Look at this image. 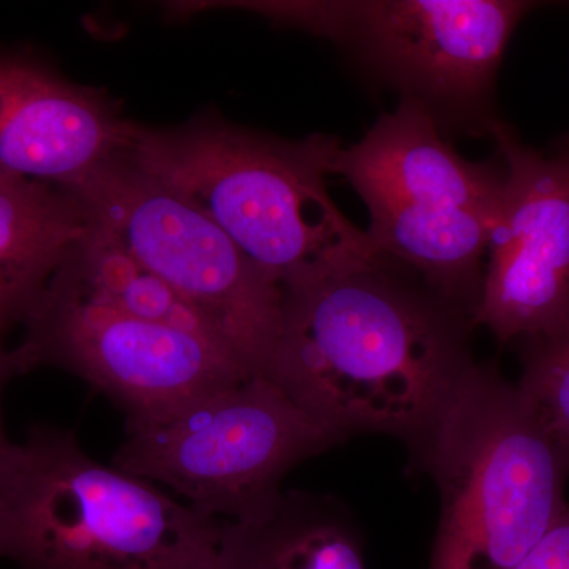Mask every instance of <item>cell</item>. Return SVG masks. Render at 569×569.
Segmentation results:
<instances>
[{
	"mask_svg": "<svg viewBox=\"0 0 569 569\" xmlns=\"http://www.w3.org/2000/svg\"><path fill=\"white\" fill-rule=\"evenodd\" d=\"M282 291L266 378L337 443L381 433L415 462L478 365L473 320L380 257L316 266Z\"/></svg>",
	"mask_w": 569,
	"mask_h": 569,
	"instance_id": "cell-1",
	"label": "cell"
},
{
	"mask_svg": "<svg viewBox=\"0 0 569 569\" xmlns=\"http://www.w3.org/2000/svg\"><path fill=\"white\" fill-rule=\"evenodd\" d=\"M340 142L288 141L201 112L173 127L134 122L123 156L212 220L280 287L307 269L377 257L326 178Z\"/></svg>",
	"mask_w": 569,
	"mask_h": 569,
	"instance_id": "cell-2",
	"label": "cell"
},
{
	"mask_svg": "<svg viewBox=\"0 0 569 569\" xmlns=\"http://www.w3.org/2000/svg\"><path fill=\"white\" fill-rule=\"evenodd\" d=\"M223 520L33 427L0 477V559L20 569H211Z\"/></svg>",
	"mask_w": 569,
	"mask_h": 569,
	"instance_id": "cell-3",
	"label": "cell"
},
{
	"mask_svg": "<svg viewBox=\"0 0 569 569\" xmlns=\"http://www.w3.org/2000/svg\"><path fill=\"white\" fill-rule=\"evenodd\" d=\"M436 482L429 569H516L569 507V451L518 385L477 365L413 462Z\"/></svg>",
	"mask_w": 569,
	"mask_h": 569,
	"instance_id": "cell-4",
	"label": "cell"
},
{
	"mask_svg": "<svg viewBox=\"0 0 569 569\" xmlns=\"http://www.w3.org/2000/svg\"><path fill=\"white\" fill-rule=\"evenodd\" d=\"M337 445L274 381L250 377L127 417L112 466L209 518L242 520L276 503L291 468Z\"/></svg>",
	"mask_w": 569,
	"mask_h": 569,
	"instance_id": "cell-5",
	"label": "cell"
},
{
	"mask_svg": "<svg viewBox=\"0 0 569 569\" xmlns=\"http://www.w3.org/2000/svg\"><path fill=\"white\" fill-rule=\"evenodd\" d=\"M239 9L336 41L378 80L443 119L485 129L509 39L537 3L520 0L249 2Z\"/></svg>",
	"mask_w": 569,
	"mask_h": 569,
	"instance_id": "cell-6",
	"label": "cell"
},
{
	"mask_svg": "<svg viewBox=\"0 0 569 569\" xmlns=\"http://www.w3.org/2000/svg\"><path fill=\"white\" fill-rule=\"evenodd\" d=\"M67 193L86 223L200 310L250 376L268 377L282 329V287L212 220L123 153Z\"/></svg>",
	"mask_w": 569,
	"mask_h": 569,
	"instance_id": "cell-7",
	"label": "cell"
},
{
	"mask_svg": "<svg viewBox=\"0 0 569 569\" xmlns=\"http://www.w3.org/2000/svg\"><path fill=\"white\" fill-rule=\"evenodd\" d=\"M10 351L14 376L43 366L69 370L104 392L127 417L250 378L227 348L81 298L52 279Z\"/></svg>",
	"mask_w": 569,
	"mask_h": 569,
	"instance_id": "cell-8",
	"label": "cell"
},
{
	"mask_svg": "<svg viewBox=\"0 0 569 569\" xmlns=\"http://www.w3.org/2000/svg\"><path fill=\"white\" fill-rule=\"evenodd\" d=\"M489 133L505 162V186L475 326L507 343L569 320V141L545 156L505 123Z\"/></svg>",
	"mask_w": 569,
	"mask_h": 569,
	"instance_id": "cell-9",
	"label": "cell"
},
{
	"mask_svg": "<svg viewBox=\"0 0 569 569\" xmlns=\"http://www.w3.org/2000/svg\"><path fill=\"white\" fill-rule=\"evenodd\" d=\"M133 127L110 93L0 44V173L69 192L127 151Z\"/></svg>",
	"mask_w": 569,
	"mask_h": 569,
	"instance_id": "cell-10",
	"label": "cell"
},
{
	"mask_svg": "<svg viewBox=\"0 0 569 569\" xmlns=\"http://www.w3.org/2000/svg\"><path fill=\"white\" fill-rule=\"evenodd\" d=\"M331 171L351 183L367 209L497 213L503 197L505 171L459 156L436 119L411 100L381 116L361 141L340 146Z\"/></svg>",
	"mask_w": 569,
	"mask_h": 569,
	"instance_id": "cell-11",
	"label": "cell"
},
{
	"mask_svg": "<svg viewBox=\"0 0 569 569\" xmlns=\"http://www.w3.org/2000/svg\"><path fill=\"white\" fill-rule=\"evenodd\" d=\"M211 569H367L365 537L339 498L283 490L263 515L223 520Z\"/></svg>",
	"mask_w": 569,
	"mask_h": 569,
	"instance_id": "cell-12",
	"label": "cell"
},
{
	"mask_svg": "<svg viewBox=\"0 0 569 569\" xmlns=\"http://www.w3.org/2000/svg\"><path fill=\"white\" fill-rule=\"evenodd\" d=\"M86 227L70 193L0 173V339L22 325Z\"/></svg>",
	"mask_w": 569,
	"mask_h": 569,
	"instance_id": "cell-13",
	"label": "cell"
},
{
	"mask_svg": "<svg viewBox=\"0 0 569 569\" xmlns=\"http://www.w3.org/2000/svg\"><path fill=\"white\" fill-rule=\"evenodd\" d=\"M52 279L96 305L201 337L234 356L200 310L91 224Z\"/></svg>",
	"mask_w": 569,
	"mask_h": 569,
	"instance_id": "cell-14",
	"label": "cell"
},
{
	"mask_svg": "<svg viewBox=\"0 0 569 569\" xmlns=\"http://www.w3.org/2000/svg\"><path fill=\"white\" fill-rule=\"evenodd\" d=\"M518 387L552 436L569 451V320L522 340Z\"/></svg>",
	"mask_w": 569,
	"mask_h": 569,
	"instance_id": "cell-15",
	"label": "cell"
},
{
	"mask_svg": "<svg viewBox=\"0 0 569 569\" xmlns=\"http://www.w3.org/2000/svg\"><path fill=\"white\" fill-rule=\"evenodd\" d=\"M516 569H569V507Z\"/></svg>",
	"mask_w": 569,
	"mask_h": 569,
	"instance_id": "cell-16",
	"label": "cell"
},
{
	"mask_svg": "<svg viewBox=\"0 0 569 569\" xmlns=\"http://www.w3.org/2000/svg\"><path fill=\"white\" fill-rule=\"evenodd\" d=\"M11 376H14L13 366H11L10 351L3 348L2 339H0V392H2L3 385L9 380ZM13 445L9 441L3 432L2 419H0V477H2L3 468L7 466L11 455Z\"/></svg>",
	"mask_w": 569,
	"mask_h": 569,
	"instance_id": "cell-17",
	"label": "cell"
}]
</instances>
